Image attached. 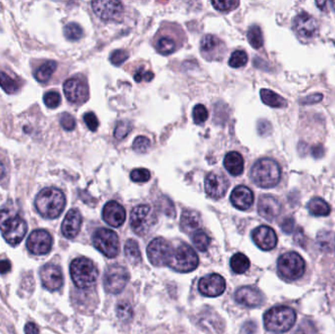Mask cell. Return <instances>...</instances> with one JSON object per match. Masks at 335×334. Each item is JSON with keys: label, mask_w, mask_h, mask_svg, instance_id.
<instances>
[{"label": "cell", "mask_w": 335, "mask_h": 334, "mask_svg": "<svg viewBox=\"0 0 335 334\" xmlns=\"http://www.w3.org/2000/svg\"><path fill=\"white\" fill-rule=\"evenodd\" d=\"M309 213L314 217H326L330 214V206L324 199L314 197L307 205Z\"/></svg>", "instance_id": "83f0119b"}, {"label": "cell", "mask_w": 335, "mask_h": 334, "mask_svg": "<svg viewBox=\"0 0 335 334\" xmlns=\"http://www.w3.org/2000/svg\"><path fill=\"white\" fill-rule=\"evenodd\" d=\"M44 104L50 109H55L61 104V96L57 91H48L44 94Z\"/></svg>", "instance_id": "ab89813d"}, {"label": "cell", "mask_w": 335, "mask_h": 334, "mask_svg": "<svg viewBox=\"0 0 335 334\" xmlns=\"http://www.w3.org/2000/svg\"><path fill=\"white\" fill-rule=\"evenodd\" d=\"M250 175L256 185L262 188H271L281 182V167L272 159L263 158L253 165Z\"/></svg>", "instance_id": "3957f363"}, {"label": "cell", "mask_w": 335, "mask_h": 334, "mask_svg": "<svg viewBox=\"0 0 335 334\" xmlns=\"http://www.w3.org/2000/svg\"><path fill=\"white\" fill-rule=\"evenodd\" d=\"M316 4L318 5V7L321 9V10H325V7H324V5H326L327 4V2L326 1H321V2H319V1H317L316 2Z\"/></svg>", "instance_id": "91938a15"}, {"label": "cell", "mask_w": 335, "mask_h": 334, "mask_svg": "<svg viewBox=\"0 0 335 334\" xmlns=\"http://www.w3.org/2000/svg\"><path fill=\"white\" fill-rule=\"evenodd\" d=\"M192 116H193V121H194L195 124L201 125L207 121V119L209 117V113L204 105L198 104L193 108Z\"/></svg>", "instance_id": "f35d334b"}, {"label": "cell", "mask_w": 335, "mask_h": 334, "mask_svg": "<svg viewBox=\"0 0 335 334\" xmlns=\"http://www.w3.org/2000/svg\"><path fill=\"white\" fill-rule=\"evenodd\" d=\"M34 206L42 217L50 220L56 219L65 209V195L54 187L44 188L35 197Z\"/></svg>", "instance_id": "7a4b0ae2"}, {"label": "cell", "mask_w": 335, "mask_h": 334, "mask_svg": "<svg viewBox=\"0 0 335 334\" xmlns=\"http://www.w3.org/2000/svg\"><path fill=\"white\" fill-rule=\"evenodd\" d=\"M330 3H331V6H332V9L335 11V0L334 1H331Z\"/></svg>", "instance_id": "94428289"}, {"label": "cell", "mask_w": 335, "mask_h": 334, "mask_svg": "<svg viewBox=\"0 0 335 334\" xmlns=\"http://www.w3.org/2000/svg\"><path fill=\"white\" fill-rule=\"evenodd\" d=\"M306 264L304 259L296 252H288L278 260V270L285 280H296L305 273Z\"/></svg>", "instance_id": "52a82bcc"}, {"label": "cell", "mask_w": 335, "mask_h": 334, "mask_svg": "<svg viewBox=\"0 0 335 334\" xmlns=\"http://www.w3.org/2000/svg\"><path fill=\"white\" fill-rule=\"evenodd\" d=\"M258 131L261 135H268L271 132V126L267 120H261L258 123Z\"/></svg>", "instance_id": "f5cc1de1"}, {"label": "cell", "mask_w": 335, "mask_h": 334, "mask_svg": "<svg viewBox=\"0 0 335 334\" xmlns=\"http://www.w3.org/2000/svg\"><path fill=\"white\" fill-rule=\"evenodd\" d=\"M199 265V258L194 251L186 243H182L173 250L170 268L180 272H189L194 270Z\"/></svg>", "instance_id": "ba28073f"}, {"label": "cell", "mask_w": 335, "mask_h": 334, "mask_svg": "<svg viewBox=\"0 0 335 334\" xmlns=\"http://www.w3.org/2000/svg\"><path fill=\"white\" fill-rule=\"evenodd\" d=\"M151 178V173L147 169H136L130 172V179L134 183H147Z\"/></svg>", "instance_id": "60d3db41"}, {"label": "cell", "mask_w": 335, "mask_h": 334, "mask_svg": "<svg viewBox=\"0 0 335 334\" xmlns=\"http://www.w3.org/2000/svg\"><path fill=\"white\" fill-rule=\"evenodd\" d=\"M131 130V125L128 121H121L117 124V127L114 131V135L117 140L125 139Z\"/></svg>", "instance_id": "b9f144b4"}, {"label": "cell", "mask_w": 335, "mask_h": 334, "mask_svg": "<svg viewBox=\"0 0 335 334\" xmlns=\"http://www.w3.org/2000/svg\"><path fill=\"white\" fill-rule=\"evenodd\" d=\"M150 146H151L150 140L147 139L146 136H142V135L136 137L133 141V144H132V148L134 149V151H136L137 153L147 152L148 149L150 148Z\"/></svg>", "instance_id": "7bdbcfd3"}, {"label": "cell", "mask_w": 335, "mask_h": 334, "mask_svg": "<svg viewBox=\"0 0 335 334\" xmlns=\"http://www.w3.org/2000/svg\"><path fill=\"white\" fill-rule=\"evenodd\" d=\"M312 155H313V157L314 159H320V158L324 157V146L321 145V144H317V145H314L313 148H312Z\"/></svg>", "instance_id": "db71d44e"}, {"label": "cell", "mask_w": 335, "mask_h": 334, "mask_svg": "<svg viewBox=\"0 0 335 334\" xmlns=\"http://www.w3.org/2000/svg\"><path fill=\"white\" fill-rule=\"evenodd\" d=\"M295 226V221L293 218H285L282 223H281V227L282 231L286 234L291 233Z\"/></svg>", "instance_id": "816d5d0a"}, {"label": "cell", "mask_w": 335, "mask_h": 334, "mask_svg": "<svg viewBox=\"0 0 335 334\" xmlns=\"http://www.w3.org/2000/svg\"><path fill=\"white\" fill-rule=\"evenodd\" d=\"M228 182L227 178L219 172H210L205 178V191L213 199H220L227 193Z\"/></svg>", "instance_id": "ac0fdd59"}, {"label": "cell", "mask_w": 335, "mask_h": 334, "mask_svg": "<svg viewBox=\"0 0 335 334\" xmlns=\"http://www.w3.org/2000/svg\"><path fill=\"white\" fill-rule=\"evenodd\" d=\"M248 61V56L243 50H237L231 54L228 64L232 68H241L245 66Z\"/></svg>", "instance_id": "74e56055"}, {"label": "cell", "mask_w": 335, "mask_h": 334, "mask_svg": "<svg viewBox=\"0 0 335 334\" xmlns=\"http://www.w3.org/2000/svg\"><path fill=\"white\" fill-rule=\"evenodd\" d=\"M42 284L45 289L51 292L59 290L64 283L61 268L54 264H46L40 270Z\"/></svg>", "instance_id": "9a60e30c"}, {"label": "cell", "mask_w": 335, "mask_h": 334, "mask_svg": "<svg viewBox=\"0 0 335 334\" xmlns=\"http://www.w3.org/2000/svg\"><path fill=\"white\" fill-rule=\"evenodd\" d=\"M198 289L207 297H218L226 290V280L218 273H211L199 280Z\"/></svg>", "instance_id": "e0dca14e"}, {"label": "cell", "mask_w": 335, "mask_h": 334, "mask_svg": "<svg viewBox=\"0 0 335 334\" xmlns=\"http://www.w3.org/2000/svg\"><path fill=\"white\" fill-rule=\"evenodd\" d=\"M60 124H61L62 128L66 130H73L76 128V120L69 113L62 114L61 119H60Z\"/></svg>", "instance_id": "c3c4849f"}, {"label": "cell", "mask_w": 335, "mask_h": 334, "mask_svg": "<svg viewBox=\"0 0 335 334\" xmlns=\"http://www.w3.org/2000/svg\"><path fill=\"white\" fill-rule=\"evenodd\" d=\"M223 46V43L213 34H207L201 41V52L204 57L218 53Z\"/></svg>", "instance_id": "4316f807"}, {"label": "cell", "mask_w": 335, "mask_h": 334, "mask_svg": "<svg viewBox=\"0 0 335 334\" xmlns=\"http://www.w3.org/2000/svg\"><path fill=\"white\" fill-rule=\"evenodd\" d=\"M56 68H57V63L55 61H46L44 64L41 65L34 72L35 80L40 83L48 82L54 74Z\"/></svg>", "instance_id": "f546056e"}, {"label": "cell", "mask_w": 335, "mask_h": 334, "mask_svg": "<svg viewBox=\"0 0 335 334\" xmlns=\"http://www.w3.org/2000/svg\"><path fill=\"white\" fill-rule=\"evenodd\" d=\"M27 248L33 255H46L53 246V238L45 229H35L27 239Z\"/></svg>", "instance_id": "7c38bea8"}, {"label": "cell", "mask_w": 335, "mask_h": 334, "mask_svg": "<svg viewBox=\"0 0 335 334\" xmlns=\"http://www.w3.org/2000/svg\"><path fill=\"white\" fill-rule=\"evenodd\" d=\"M25 333L40 334V329L35 323L30 322V323H26V325H25Z\"/></svg>", "instance_id": "9f6ffc18"}, {"label": "cell", "mask_w": 335, "mask_h": 334, "mask_svg": "<svg viewBox=\"0 0 335 334\" xmlns=\"http://www.w3.org/2000/svg\"><path fill=\"white\" fill-rule=\"evenodd\" d=\"M66 98L75 104L84 103L88 99V86L84 78L71 77L64 83Z\"/></svg>", "instance_id": "2e32d148"}, {"label": "cell", "mask_w": 335, "mask_h": 334, "mask_svg": "<svg viewBox=\"0 0 335 334\" xmlns=\"http://www.w3.org/2000/svg\"><path fill=\"white\" fill-rule=\"evenodd\" d=\"M281 212V202L272 195H263L258 202V213L267 221H273Z\"/></svg>", "instance_id": "7402d4cb"}, {"label": "cell", "mask_w": 335, "mask_h": 334, "mask_svg": "<svg viewBox=\"0 0 335 334\" xmlns=\"http://www.w3.org/2000/svg\"><path fill=\"white\" fill-rule=\"evenodd\" d=\"M192 243L201 252L207 251L211 243V238L203 230H196L192 233Z\"/></svg>", "instance_id": "e575fe53"}, {"label": "cell", "mask_w": 335, "mask_h": 334, "mask_svg": "<svg viewBox=\"0 0 335 334\" xmlns=\"http://www.w3.org/2000/svg\"><path fill=\"white\" fill-rule=\"evenodd\" d=\"M252 238L255 244L264 251H270L277 246L278 237L275 231L268 226H260L252 232Z\"/></svg>", "instance_id": "d6986e66"}, {"label": "cell", "mask_w": 335, "mask_h": 334, "mask_svg": "<svg viewBox=\"0 0 335 334\" xmlns=\"http://www.w3.org/2000/svg\"><path fill=\"white\" fill-rule=\"evenodd\" d=\"M92 10L103 21H119L124 13V6L120 1H93Z\"/></svg>", "instance_id": "5bb4252c"}, {"label": "cell", "mask_w": 335, "mask_h": 334, "mask_svg": "<svg viewBox=\"0 0 335 334\" xmlns=\"http://www.w3.org/2000/svg\"><path fill=\"white\" fill-rule=\"evenodd\" d=\"M323 99V95L320 93L317 94H313L310 96L306 97L302 100L303 104H312V103H318Z\"/></svg>", "instance_id": "11a10c76"}, {"label": "cell", "mask_w": 335, "mask_h": 334, "mask_svg": "<svg viewBox=\"0 0 335 334\" xmlns=\"http://www.w3.org/2000/svg\"><path fill=\"white\" fill-rule=\"evenodd\" d=\"M295 334H317V330L310 320H303Z\"/></svg>", "instance_id": "7dc6e473"}, {"label": "cell", "mask_w": 335, "mask_h": 334, "mask_svg": "<svg viewBox=\"0 0 335 334\" xmlns=\"http://www.w3.org/2000/svg\"><path fill=\"white\" fill-rule=\"evenodd\" d=\"M92 242L94 247L108 258H114L119 254V237L112 229L99 228L92 235Z\"/></svg>", "instance_id": "9c48e42d"}, {"label": "cell", "mask_w": 335, "mask_h": 334, "mask_svg": "<svg viewBox=\"0 0 335 334\" xmlns=\"http://www.w3.org/2000/svg\"><path fill=\"white\" fill-rule=\"evenodd\" d=\"M230 268L235 273H244L250 268V260L242 253H238L230 259Z\"/></svg>", "instance_id": "d6a6232c"}, {"label": "cell", "mask_w": 335, "mask_h": 334, "mask_svg": "<svg viewBox=\"0 0 335 334\" xmlns=\"http://www.w3.org/2000/svg\"><path fill=\"white\" fill-rule=\"evenodd\" d=\"M234 298L238 304L248 308L259 307L264 302L263 293L254 286H243L239 288L235 292Z\"/></svg>", "instance_id": "ffe728a7"}, {"label": "cell", "mask_w": 335, "mask_h": 334, "mask_svg": "<svg viewBox=\"0 0 335 334\" xmlns=\"http://www.w3.org/2000/svg\"><path fill=\"white\" fill-rule=\"evenodd\" d=\"M292 28L296 35L304 41L313 40L319 30L316 19L307 12H301L294 18Z\"/></svg>", "instance_id": "4fadbf2b"}, {"label": "cell", "mask_w": 335, "mask_h": 334, "mask_svg": "<svg viewBox=\"0 0 335 334\" xmlns=\"http://www.w3.org/2000/svg\"><path fill=\"white\" fill-rule=\"evenodd\" d=\"M12 265L8 260H0V274H5L11 270Z\"/></svg>", "instance_id": "6f0895ef"}, {"label": "cell", "mask_w": 335, "mask_h": 334, "mask_svg": "<svg viewBox=\"0 0 335 334\" xmlns=\"http://www.w3.org/2000/svg\"><path fill=\"white\" fill-rule=\"evenodd\" d=\"M102 217L105 223L108 224L109 226L119 227L123 226V224L125 223L127 214L125 208L122 205L116 201H109L103 208Z\"/></svg>", "instance_id": "44dd1931"}, {"label": "cell", "mask_w": 335, "mask_h": 334, "mask_svg": "<svg viewBox=\"0 0 335 334\" xmlns=\"http://www.w3.org/2000/svg\"><path fill=\"white\" fill-rule=\"evenodd\" d=\"M0 230L6 242L16 246L22 242L28 231V225L17 212L4 208L0 210Z\"/></svg>", "instance_id": "6da1fadb"}, {"label": "cell", "mask_w": 335, "mask_h": 334, "mask_svg": "<svg viewBox=\"0 0 335 334\" xmlns=\"http://www.w3.org/2000/svg\"><path fill=\"white\" fill-rule=\"evenodd\" d=\"M64 34L69 41L76 42L83 36L84 31H83L82 27L78 26L76 23H70V24L66 25L65 28H64Z\"/></svg>", "instance_id": "8d00e7d4"}, {"label": "cell", "mask_w": 335, "mask_h": 334, "mask_svg": "<svg viewBox=\"0 0 335 334\" xmlns=\"http://www.w3.org/2000/svg\"><path fill=\"white\" fill-rule=\"evenodd\" d=\"M129 271L124 266L119 264L111 265L104 273V289L111 294H118L124 290V288L129 282Z\"/></svg>", "instance_id": "30bf717a"}, {"label": "cell", "mask_w": 335, "mask_h": 334, "mask_svg": "<svg viewBox=\"0 0 335 334\" xmlns=\"http://www.w3.org/2000/svg\"><path fill=\"white\" fill-rule=\"evenodd\" d=\"M5 175V167L3 165V163L0 160V180H2Z\"/></svg>", "instance_id": "680465c9"}, {"label": "cell", "mask_w": 335, "mask_h": 334, "mask_svg": "<svg viewBox=\"0 0 335 334\" xmlns=\"http://www.w3.org/2000/svg\"><path fill=\"white\" fill-rule=\"evenodd\" d=\"M70 274L77 288L88 289L95 285L98 270L91 260L86 257H78L71 263Z\"/></svg>", "instance_id": "5b68a950"}, {"label": "cell", "mask_w": 335, "mask_h": 334, "mask_svg": "<svg viewBox=\"0 0 335 334\" xmlns=\"http://www.w3.org/2000/svg\"><path fill=\"white\" fill-rule=\"evenodd\" d=\"M128 58H129L128 52L125 50H122V49L115 50L110 55V61L112 64L115 65V66H120V65L123 64Z\"/></svg>", "instance_id": "f6af8a7d"}, {"label": "cell", "mask_w": 335, "mask_h": 334, "mask_svg": "<svg viewBox=\"0 0 335 334\" xmlns=\"http://www.w3.org/2000/svg\"><path fill=\"white\" fill-rule=\"evenodd\" d=\"M157 222V217L149 205H139L130 213V227L140 237L146 235Z\"/></svg>", "instance_id": "8992f818"}, {"label": "cell", "mask_w": 335, "mask_h": 334, "mask_svg": "<svg viewBox=\"0 0 335 334\" xmlns=\"http://www.w3.org/2000/svg\"><path fill=\"white\" fill-rule=\"evenodd\" d=\"M201 226L199 213L192 210H185L181 217V227L184 232H195Z\"/></svg>", "instance_id": "484cf974"}, {"label": "cell", "mask_w": 335, "mask_h": 334, "mask_svg": "<svg viewBox=\"0 0 335 334\" xmlns=\"http://www.w3.org/2000/svg\"><path fill=\"white\" fill-rule=\"evenodd\" d=\"M117 315L122 321H129L132 317V308L130 303L121 302L117 307Z\"/></svg>", "instance_id": "ee69618b"}, {"label": "cell", "mask_w": 335, "mask_h": 334, "mask_svg": "<svg viewBox=\"0 0 335 334\" xmlns=\"http://www.w3.org/2000/svg\"><path fill=\"white\" fill-rule=\"evenodd\" d=\"M230 202L238 210L246 211L254 203V194L247 186H237L230 194Z\"/></svg>", "instance_id": "cb8c5ba5"}, {"label": "cell", "mask_w": 335, "mask_h": 334, "mask_svg": "<svg viewBox=\"0 0 335 334\" xmlns=\"http://www.w3.org/2000/svg\"><path fill=\"white\" fill-rule=\"evenodd\" d=\"M175 43L171 37L168 36H163L161 38L158 40L156 48L158 52L163 54V55H169L173 53L175 50Z\"/></svg>", "instance_id": "d590c367"}, {"label": "cell", "mask_w": 335, "mask_h": 334, "mask_svg": "<svg viewBox=\"0 0 335 334\" xmlns=\"http://www.w3.org/2000/svg\"><path fill=\"white\" fill-rule=\"evenodd\" d=\"M260 95L262 101L270 107L283 108L286 107L287 105V102L283 97H281V95H279L278 93L273 92L270 89H262L260 91Z\"/></svg>", "instance_id": "f1b7e54d"}, {"label": "cell", "mask_w": 335, "mask_h": 334, "mask_svg": "<svg viewBox=\"0 0 335 334\" xmlns=\"http://www.w3.org/2000/svg\"><path fill=\"white\" fill-rule=\"evenodd\" d=\"M173 249L169 241L162 237L153 239L147 247V257L155 267L169 266Z\"/></svg>", "instance_id": "8fae6325"}, {"label": "cell", "mask_w": 335, "mask_h": 334, "mask_svg": "<svg viewBox=\"0 0 335 334\" xmlns=\"http://www.w3.org/2000/svg\"><path fill=\"white\" fill-rule=\"evenodd\" d=\"M0 86L8 94H15L21 88V82L13 78L4 72H0Z\"/></svg>", "instance_id": "4dcf8cb0"}, {"label": "cell", "mask_w": 335, "mask_h": 334, "mask_svg": "<svg viewBox=\"0 0 335 334\" xmlns=\"http://www.w3.org/2000/svg\"><path fill=\"white\" fill-rule=\"evenodd\" d=\"M84 120H85V123L87 124V128L91 131H95L98 129L99 122H98L97 117L95 116L94 113L88 112L84 116Z\"/></svg>", "instance_id": "681fc988"}, {"label": "cell", "mask_w": 335, "mask_h": 334, "mask_svg": "<svg viewBox=\"0 0 335 334\" xmlns=\"http://www.w3.org/2000/svg\"><path fill=\"white\" fill-rule=\"evenodd\" d=\"M83 223V218L77 209H71L64 218L61 226L63 235L68 239H74L78 234Z\"/></svg>", "instance_id": "603a6c76"}, {"label": "cell", "mask_w": 335, "mask_h": 334, "mask_svg": "<svg viewBox=\"0 0 335 334\" xmlns=\"http://www.w3.org/2000/svg\"><path fill=\"white\" fill-rule=\"evenodd\" d=\"M125 255L132 265H139L141 262V253L135 240L129 239L125 244Z\"/></svg>", "instance_id": "1f68e13d"}, {"label": "cell", "mask_w": 335, "mask_h": 334, "mask_svg": "<svg viewBox=\"0 0 335 334\" xmlns=\"http://www.w3.org/2000/svg\"><path fill=\"white\" fill-rule=\"evenodd\" d=\"M296 323V312L286 306H277L264 315V324L267 330L282 333L291 329Z\"/></svg>", "instance_id": "277c9868"}, {"label": "cell", "mask_w": 335, "mask_h": 334, "mask_svg": "<svg viewBox=\"0 0 335 334\" xmlns=\"http://www.w3.org/2000/svg\"><path fill=\"white\" fill-rule=\"evenodd\" d=\"M224 165L227 172L234 176L240 175L244 170L243 157L235 151L227 153L224 160Z\"/></svg>", "instance_id": "d4e9b609"}, {"label": "cell", "mask_w": 335, "mask_h": 334, "mask_svg": "<svg viewBox=\"0 0 335 334\" xmlns=\"http://www.w3.org/2000/svg\"><path fill=\"white\" fill-rule=\"evenodd\" d=\"M247 37H248L249 43L255 49H259L264 44L263 32L260 29L259 26H256V25L251 26L249 28L248 32H247Z\"/></svg>", "instance_id": "836d02e7"}, {"label": "cell", "mask_w": 335, "mask_h": 334, "mask_svg": "<svg viewBox=\"0 0 335 334\" xmlns=\"http://www.w3.org/2000/svg\"><path fill=\"white\" fill-rule=\"evenodd\" d=\"M153 77H154V74L152 72L146 71L143 68H141L136 71V73L134 75V81L136 83H141L142 81L150 82Z\"/></svg>", "instance_id": "f907efd6"}, {"label": "cell", "mask_w": 335, "mask_h": 334, "mask_svg": "<svg viewBox=\"0 0 335 334\" xmlns=\"http://www.w3.org/2000/svg\"><path fill=\"white\" fill-rule=\"evenodd\" d=\"M211 3L219 11L233 10L239 5L238 1H212Z\"/></svg>", "instance_id": "bcb514c9"}]
</instances>
